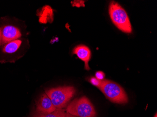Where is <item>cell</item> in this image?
Masks as SVG:
<instances>
[{
	"label": "cell",
	"mask_w": 157,
	"mask_h": 117,
	"mask_svg": "<svg viewBox=\"0 0 157 117\" xmlns=\"http://www.w3.org/2000/svg\"><path fill=\"white\" fill-rule=\"evenodd\" d=\"M99 89L111 102L120 104H127L128 96L124 90L119 84L110 80L104 79Z\"/></svg>",
	"instance_id": "1"
},
{
	"label": "cell",
	"mask_w": 157,
	"mask_h": 117,
	"mask_svg": "<svg viewBox=\"0 0 157 117\" xmlns=\"http://www.w3.org/2000/svg\"><path fill=\"white\" fill-rule=\"evenodd\" d=\"M109 12L112 22L120 30L127 33L132 32V29L129 17L125 9L115 2L110 3Z\"/></svg>",
	"instance_id": "2"
},
{
	"label": "cell",
	"mask_w": 157,
	"mask_h": 117,
	"mask_svg": "<svg viewBox=\"0 0 157 117\" xmlns=\"http://www.w3.org/2000/svg\"><path fill=\"white\" fill-rule=\"evenodd\" d=\"M67 113L77 117H96L95 108L86 97L77 98L68 105Z\"/></svg>",
	"instance_id": "3"
},
{
	"label": "cell",
	"mask_w": 157,
	"mask_h": 117,
	"mask_svg": "<svg viewBox=\"0 0 157 117\" xmlns=\"http://www.w3.org/2000/svg\"><path fill=\"white\" fill-rule=\"evenodd\" d=\"M76 92L72 86H63L48 90L46 94L51 98L56 109H62L67 104Z\"/></svg>",
	"instance_id": "4"
},
{
	"label": "cell",
	"mask_w": 157,
	"mask_h": 117,
	"mask_svg": "<svg viewBox=\"0 0 157 117\" xmlns=\"http://www.w3.org/2000/svg\"><path fill=\"white\" fill-rule=\"evenodd\" d=\"M56 109L51 98L45 93L41 96L37 103L36 110L38 113L45 114L52 113Z\"/></svg>",
	"instance_id": "5"
},
{
	"label": "cell",
	"mask_w": 157,
	"mask_h": 117,
	"mask_svg": "<svg viewBox=\"0 0 157 117\" xmlns=\"http://www.w3.org/2000/svg\"><path fill=\"white\" fill-rule=\"evenodd\" d=\"M21 36V32L17 27L7 25L2 29V43H9L16 40Z\"/></svg>",
	"instance_id": "6"
},
{
	"label": "cell",
	"mask_w": 157,
	"mask_h": 117,
	"mask_svg": "<svg viewBox=\"0 0 157 117\" xmlns=\"http://www.w3.org/2000/svg\"><path fill=\"white\" fill-rule=\"evenodd\" d=\"M73 53L76 54L79 59L84 62L85 69L90 70L89 62L91 59V51L88 46L84 45L78 46L73 49Z\"/></svg>",
	"instance_id": "7"
},
{
	"label": "cell",
	"mask_w": 157,
	"mask_h": 117,
	"mask_svg": "<svg viewBox=\"0 0 157 117\" xmlns=\"http://www.w3.org/2000/svg\"><path fill=\"white\" fill-rule=\"evenodd\" d=\"M21 43L22 41L19 39H16L9 42L3 48V52L8 53H14L18 50Z\"/></svg>",
	"instance_id": "8"
},
{
	"label": "cell",
	"mask_w": 157,
	"mask_h": 117,
	"mask_svg": "<svg viewBox=\"0 0 157 117\" xmlns=\"http://www.w3.org/2000/svg\"><path fill=\"white\" fill-rule=\"evenodd\" d=\"M66 113L63 109H56L53 112L50 113H37L33 117H65Z\"/></svg>",
	"instance_id": "9"
},
{
	"label": "cell",
	"mask_w": 157,
	"mask_h": 117,
	"mask_svg": "<svg viewBox=\"0 0 157 117\" xmlns=\"http://www.w3.org/2000/svg\"><path fill=\"white\" fill-rule=\"evenodd\" d=\"M90 82H91L92 84L96 86V87H98V88L101 84V80H98L96 77H91L90 79Z\"/></svg>",
	"instance_id": "10"
},
{
	"label": "cell",
	"mask_w": 157,
	"mask_h": 117,
	"mask_svg": "<svg viewBox=\"0 0 157 117\" xmlns=\"http://www.w3.org/2000/svg\"><path fill=\"white\" fill-rule=\"evenodd\" d=\"M95 75H96V78L98 80L102 81L105 79V74L104 72H102V71H98V72H96Z\"/></svg>",
	"instance_id": "11"
},
{
	"label": "cell",
	"mask_w": 157,
	"mask_h": 117,
	"mask_svg": "<svg viewBox=\"0 0 157 117\" xmlns=\"http://www.w3.org/2000/svg\"><path fill=\"white\" fill-rule=\"evenodd\" d=\"M65 117H77L76 116H73V115H71V114H69V113H66V116Z\"/></svg>",
	"instance_id": "12"
},
{
	"label": "cell",
	"mask_w": 157,
	"mask_h": 117,
	"mask_svg": "<svg viewBox=\"0 0 157 117\" xmlns=\"http://www.w3.org/2000/svg\"><path fill=\"white\" fill-rule=\"evenodd\" d=\"M2 43V28H0V45Z\"/></svg>",
	"instance_id": "13"
},
{
	"label": "cell",
	"mask_w": 157,
	"mask_h": 117,
	"mask_svg": "<svg viewBox=\"0 0 157 117\" xmlns=\"http://www.w3.org/2000/svg\"><path fill=\"white\" fill-rule=\"evenodd\" d=\"M154 117H157V113H156V114L155 115V116Z\"/></svg>",
	"instance_id": "14"
}]
</instances>
